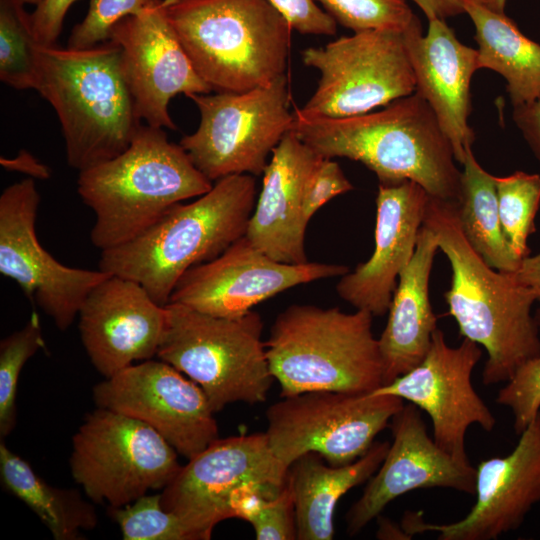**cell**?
I'll return each mask as SVG.
<instances>
[{
    "label": "cell",
    "instance_id": "d4e9b609",
    "mask_svg": "<svg viewBox=\"0 0 540 540\" xmlns=\"http://www.w3.org/2000/svg\"><path fill=\"white\" fill-rule=\"evenodd\" d=\"M437 250L436 235L422 224L413 257L398 278L387 324L378 339L383 385L416 367L430 348L438 328L429 299V280Z\"/></svg>",
    "mask_w": 540,
    "mask_h": 540
},
{
    "label": "cell",
    "instance_id": "7dc6e473",
    "mask_svg": "<svg viewBox=\"0 0 540 540\" xmlns=\"http://www.w3.org/2000/svg\"><path fill=\"white\" fill-rule=\"evenodd\" d=\"M24 4L35 5L40 4L42 0H21Z\"/></svg>",
    "mask_w": 540,
    "mask_h": 540
},
{
    "label": "cell",
    "instance_id": "e0dca14e",
    "mask_svg": "<svg viewBox=\"0 0 540 540\" xmlns=\"http://www.w3.org/2000/svg\"><path fill=\"white\" fill-rule=\"evenodd\" d=\"M481 357L476 342L464 338L452 347L437 328L416 367L371 393L394 395L424 410L432 421L436 444L454 458L469 462L465 449L468 428L477 424L491 432L496 426V418L472 384V372Z\"/></svg>",
    "mask_w": 540,
    "mask_h": 540
},
{
    "label": "cell",
    "instance_id": "4dcf8cb0",
    "mask_svg": "<svg viewBox=\"0 0 540 540\" xmlns=\"http://www.w3.org/2000/svg\"><path fill=\"white\" fill-rule=\"evenodd\" d=\"M500 222L513 253L521 261L530 255L529 236L536 231L540 207V175L516 171L495 176Z\"/></svg>",
    "mask_w": 540,
    "mask_h": 540
},
{
    "label": "cell",
    "instance_id": "ba28073f",
    "mask_svg": "<svg viewBox=\"0 0 540 540\" xmlns=\"http://www.w3.org/2000/svg\"><path fill=\"white\" fill-rule=\"evenodd\" d=\"M165 309V330L156 357L197 383L214 412L234 402L266 400L275 379L257 312L225 318L177 303H168Z\"/></svg>",
    "mask_w": 540,
    "mask_h": 540
},
{
    "label": "cell",
    "instance_id": "d590c367",
    "mask_svg": "<svg viewBox=\"0 0 540 540\" xmlns=\"http://www.w3.org/2000/svg\"><path fill=\"white\" fill-rule=\"evenodd\" d=\"M153 0H90L84 19L74 26L67 47L86 49L106 42L112 28L127 16L141 13Z\"/></svg>",
    "mask_w": 540,
    "mask_h": 540
},
{
    "label": "cell",
    "instance_id": "f35d334b",
    "mask_svg": "<svg viewBox=\"0 0 540 540\" xmlns=\"http://www.w3.org/2000/svg\"><path fill=\"white\" fill-rule=\"evenodd\" d=\"M302 34L334 35L337 22L315 0H268Z\"/></svg>",
    "mask_w": 540,
    "mask_h": 540
},
{
    "label": "cell",
    "instance_id": "7bdbcfd3",
    "mask_svg": "<svg viewBox=\"0 0 540 540\" xmlns=\"http://www.w3.org/2000/svg\"><path fill=\"white\" fill-rule=\"evenodd\" d=\"M517 279L528 286L536 296L538 309L535 315L538 325L540 324V252L524 258L519 268L514 272Z\"/></svg>",
    "mask_w": 540,
    "mask_h": 540
},
{
    "label": "cell",
    "instance_id": "d6a6232c",
    "mask_svg": "<svg viewBox=\"0 0 540 540\" xmlns=\"http://www.w3.org/2000/svg\"><path fill=\"white\" fill-rule=\"evenodd\" d=\"M232 518L249 522L257 540L297 539L292 493L288 484L277 495L256 489H244L231 504Z\"/></svg>",
    "mask_w": 540,
    "mask_h": 540
},
{
    "label": "cell",
    "instance_id": "8d00e7d4",
    "mask_svg": "<svg viewBox=\"0 0 540 540\" xmlns=\"http://www.w3.org/2000/svg\"><path fill=\"white\" fill-rule=\"evenodd\" d=\"M506 382L495 401L512 411L520 435L540 412V355L525 361Z\"/></svg>",
    "mask_w": 540,
    "mask_h": 540
},
{
    "label": "cell",
    "instance_id": "ab89813d",
    "mask_svg": "<svg viewBox=\"0 0 540 540\" xmlns=\"http://www.w3.org/2000/svg\"><path fill=\"white\" fill-rule=\"evenodd\" d=\"M78 0H42L31 13L33 32L42 46H54L63 27L64 18Z\"/></svg>",
    "mask_w": 540,
    "mask_h": 540
},
{
    "label": "cell",
    "instance_id": "7402d4cb",
    "mask_svg": "<svg viewBox=\"0 0 540 540\" xmlns=\"http://www.w3.org/2000/svg\"><path fill=\"white\" fill-rule=\"evenodd\" d=\"M429 197L413 181L379 183L374 250L341 276L336 291L343 300L373 316L388 312L397 280L413 257Z\"/></svg>",
    "mask_w": 540,
    "mask_h": 540
},
{
    "label": "cell",
    "instance_id": "1f68e13d",
    "mask_svg": "<svg viewBox=\"0 0 540 540\" xmlns=\"http://www.w3.org/2000/svg\"><path fill=\"white\" fill-rule=\"evenodd\" d=\"M45 347L39 314L32 312L26 324L0 342V436L16 424V394L25 363Z\"/></svg>",
    "mask_w": 540,
    "mask_h": 540
},
{
    "label": "cell",
    "instance_id": "bcb514c9",
    "mask_svg": "<svg viewBox=\"0 0 540 540\" xmlns=\"http://www.w3.org/2000/svg\"><path fill=\"white\" fill-rule=\"evenodd\" d=\"M494 10L504 12L506 0H484Z\"/></svg>",
    "mask_w": 540,
    "mask_h": 540
},
{
    "label": "cell",
    "instance_id": "4fadbf2b",
    "mask_svg": "<svg viewBox=\"0 0 540 540\" xmlns=\"http://www.w3.org/2000/svg\"><path fill=\"white\" fill-rule=\"evenodd\" d=\"M288 468L273 453L266 433L218 438L181 466L162 489L161 503L192 540H207L219 522L232 518L238 492L277 495L287 485Z\"/></svg>",
    "mask_w": 540,
    "mask_h": 540
},
{
    "label": "cell",
    "instance_id": "d6986e66",
    "mask_svg": "<svg viewBox=\"0 0 540 540\" xmlns=\"http://www.w3.org/2000/svg\"><path fill=\"white\" fill-rule=\"evenodd\" d=\"M475 494L474 506L456 522L426 523L422 513L407 512L401 527L410 537L435 532L440 540H495L518 529L540 502V412L511 453L478 464Z\"/></svg>",
    "mask_w": 540,
    "mask_h": 540
},
{
    "label": "cell",
    "instance_id": "5b68a950",
    "mask_svg": "<svg viewBox=\"0 0 540 540\" xmlns=\"http://www.w3.org/2000/svg\"><path fill=\"white\" fill-rule=\"evenodd\" d=\"M37 92L54 108L68 165L78 172L110 160L130 145L140 128L112 40L86 49L40 47Z\"/></svg>",
    "mask_w": 540,
    "mask_h": 540
},
{
    "label": "cell",
    "instance_id": "60d3db41",
    "mask_svg": "<svg viewBox=\"0 0 540 540\" xmlns=\"http://www.w3.org/2000/svg\"><path fill=\"white\" fill-rule=\"evenodd\" d=\"M513 120L540 162V99L513 107Z\"/></svg>",
    "mask_w": 540,
    "mask_h": 540
},
{
    "label": "cell",
    "instance_id": "30bf717a",
    "mask_svg": "<svg viewBox=\"0 0 540 540\" xmlns=\"http://www.w3.org/2000/svg\"><path fill=\"white\" fill-rule=\"evenodd\" d=\"M177 455L148 424L97 407L75 433L69 463L91 501L122 507L164 489L181 468Z\"/></svg>",
    "mask_w": 540,
    "mask_h": 540
},
{
    "label": "cell",
    "instance_id": "c3c4849f",
    "mask_svg": "<svg viewBox=\"0 0 540 540\" xmlns=\"http://www.w3.org/2000/svg\"><path fill=\"white\" fill-rule=\"evenodd\" d=\"M539 329H540V324H539Z\"/></svg>",
    "mask_w": 540,
    "mask_h": 540
},
{
    "label": "cell",
    "instance_id": "74e56055",
    "mask_svg": "<svg viewBox=\"0 0 540 540\" xmlns=\"http://www.w3.org/2000/svg\"><path fill=\"white\" fill-rule=\"evenodd\" d=\"M353 185L339 164L331 158H323L307 181L303 198V216L307 223L313 215L334 197L347 193Z\"/></svg>",
    "mask_w": 540,
    "mask_h": 540
},
{
    "label": "cell",
    "instance_id": "ee69618b",
    "mask_svg": "<svg viewBox=\"0 0 540 540\" xmlns=\"http://www.w3.org/2000/svg\"><path fill=\"white\" fill-rule=\"evenodd\" d=\"M423 11L428 20L442 19L464 13L461 0H411Z\"/></svg>",
    "mask_w": 540,
    "mask_h": 540
},
{
    "label": "cell",
    "instance_id": "52a82bcc",
    "mask_svg": "<svg viewBox=\"0 0 540 540\" xmlns=\"http://www.w3.org/2000/svg\"><path fill=\"white\" fill-rule=\"evenodd\" d=\"M373 315L356 309L293 304L274 320L265 341L281 397L315 390L367 394L383 385Z\"/></svg>",
    "mask_w": 540,
    "mask_h": 540
},
{
    "label": "cell",
    "instance_id": "9a60e30c",
    "mask_svg": "<svg viewBox=\"0 0 540 540\" xmlns=\"http://www.w3.org/2000/svg\"><path fill=\"white\" fill-rule=\"evenodd\" d=\"M97 407L138 419L191 459L219 438L214 410L202 388L172 365L145 360L93 388Z\"/></svg>",
    "mask_w": 540,
    "mask_h": 540
},
{
    "label": "cell",
    "instance_id": "44dd1931",
    "mask_svg": "<svg viewBox=\"0 0 540 540\" xmlns=\"http://www.w3.org/2000/svg\"><path fill=\"white\" fill-rule=\"evenodd\" d=\"M78 317L91 363L109 378L135 361L157 356L166 309L136 281L110 274L88 294Z\"/></svg>",
    "mask_w": 540,
    "mask_h": 540
},
{
    "label": "cell",
    "instance_id": "83f0119b",
    "mask_svg": "<svg viewBox=\"0 0 540 540\" xmlns=\"http://www.w3.org/2000/svg\"><path fill=\"white\" fill-rule=\"evenodd\" d=\"M0 477L4 488L38 516L55 540L82 539L81 530H91L97 525L94 506L78 490L48 484L3 440L0 443Z\"/></svg>",
    "mask_w": 540,
    "mask_h": 540
},
{
    "label": "cell",
    "instance_id": "484cf974",
    "mask_svg": "<svg viewBox=\"0 0 540 540\" xmlns=\"http://www.w3.org/2000/svg\"><path fill=\"white\" fill-rule=\"evenodd\" d=\"M390 443L374 442L356 461L332 466L315 452L294 460L288 468L297 539L331 540L334 512L339 499L353 487L367 481L383 462Z\"/></svg>",
    "mask_w": 540,
    "mask_h": 540
},
{
    "label": "cell",
    "instance_id": "4316f807",
    "mask_svg": "<svg viewBox=\"0 0 540 540\" xmlns=\"http://www.w3.org/2000/svg\"><path fill=\"white\" fill-rule=\"evenodd\" d=\"M461 1L475 26L478 68L493 70L506 80L513 107L540 99V45L484 0Z\"/></svg>",
    "mask_w": 540,
    "mask_h": 540
},
{
    "label": "cell",
    "instance_id": "ac0fdd59",
    "mask_svg": "<svg viewBox=\"0 0 540 540\" xmlns=\"http://www.w3.org/2000/svg\"><path fill=\"white\" fill-rule=\"evenodd\" d=\"M109 40L121 48L122 68L136 112L147 125L176 129L169 111L178 94H208L165 13V1L153 0L141 13L112 28Z\"/></svg>",
    "mask_w": 540,
    "mask_h": 540
},
{
    "label": "cell",
    "instance_id": "cb8c5ba5",
    "mask_svg": "<svg viewBox=\"0 0 540 540\" xmlns=\"http://www.w3.org/2000/svg\"><path fill=\"white\" fill-rule=\"evenodd\" d=\"M322 159L290 130L273 150L263 172L245 236L278 262H308L303 198L307 181Z\"/></svg>",
    "mask_w": 540,
    "mask_h": 540
},
{
    "label": "cell",
    "instance_id": "7a4b0ae2",
    "mask_svg": "<svg viewBox=\"0 0 540 540\" xmlns=\"http://www.w3.org/2000/svg\"><path fill=\"white\" fill-rule=\"evenodd\" d=\"M423 225L434 232L452 278L444 293L460 335L484 347L485 386L508 381L525 361L540 355V329L531 314L534 292L514 272L490 267L466 239L455 202L429 197Z\"/></svg>",
    "mask_w": 540,
    "mask_h": 540
},
{
    "label": "cell",
    "instance_id": "8992f818",
    "mask_svg": "<svg viewBox=\"0 0 540 540\" xmlns=\"http://www.w3.org/2000/svg\"><path fill=\"white\" fill-rule=\"evenodd\" d=\"M198 75L217 92H244L285 74L291 26L268 0H164Z\"/></svg>",
    "mask_w": 540,
    "mask_h": 540
},
{
    "label": "cell",
    "instance_id": "e575fe53",
    "mask_svg": "<svg viewBox=\"0 0 540 540\" xmlns=\"http://www.w3.org/2000/svg\"><path fill=\"white\" fill-rule=\"evenodd\" d=\"M342 26L360 32L384 29L404 31L415 14L406 0H317Z\"/></svg>",
    "mask_w": 540,
    "mask_h": 540
},
{
    "label": "cell",
    "instance_id": "f1b7e54d",
    "mask_svg": "<svg viewBox=\"0 0 540 540\" xmlns=\"http://www.w3.org/2000/svg\"><path fill=\"white\" fill-rule=\"evenodd\" d=\"M461 171L460 197L456 203L460 227L475 251L492 268L515 272L521 260L513 253L502 230L495 176L468 149Z\"/></svg>",
    "mask_w": 540,
    "mask_h": 540
},
{
    "label": "cell",
    "instance_id": "b9f144b4",
    "mask_svg": "<svg viewBox=\"0 0 540 540\" xmlns=\"http://www.w3.org/2000/svg\"><path fill=\"white\" fill-rule=\"evenodd\" d=\"M0 164L7 170L27 174L33 179H48L51 175L46 165L25 150H20L13 158L1 157Z\"/></svg>",
    "mask_w": 540,
    "mask_h": 540
},
{
    "label": "cell",
    "instance_id": "8fae6325",
    "mask_svg": "<svg viewBox=\"0 0 540 540\" xmlns=\"http://www.w3.org/2000/svg\"><path fill=\"white\" fill-rule=\"evenodd\" d=\"M403 406V399L390 394L315 390L282 396L266 412L265 433L288 467L308 452L343 466L364 455Z\"/></svg>",
    "mask_w": 540,
    "mask_h": 540
},
{
    "label": "cell",
    "instance_id": "f546056e",
    "mask_svg": "<svg viewBox=\"0 0 540 540\" xmlns=\"http://www.w3.org/2000/svg\"><path fill=\"white\" fill-rule=\"evenodd\" d=\"M21 0H0V80L17 90L40 81V43Z\"/></svg>",
    "mask_w": 540,
    "mask_h": 540
},
{
    "label": "cell",
    "instance_id": "603a6c76",
    "mask_svg": "<svg viewBox=\"0 0 540 540\" xmlns=\"http://www.w3.org/2000/svg\"><path fill=\"white\" fill-rule=\"evenodd\" d=\"M428 21L424 36L416 15L403 31L416 81L415 91L432 108L452 144L456 161L461 164L475 139L468 117L471 79L479 69L478 52L461 43L445 20Z\"/></svg>",
    "mask_w": 540,
    "mask_h": 540
},
{
    "label": "cell",
    "instance_id": "ffe728a7",
    "mask_svg": "<svg viewBox=\"0 0 540 540\" xmlns=\"http://www.w3.org/2000/svg\"><path fill=\"white\" fill-rule=\"evenodd\" d=\"M393 441L361 497L346 515L353 536L394 499L417 489L449 488L475 494L476 468L439 447L428 435L417 406L404 405L390 421Z\"/></svg>",
    "mask_w": 540,
    "mask_h": 540
},
{
    "label": "cell",
    "instance_id": "6da1fadb",
    "mask_svg": "<svg viewBox=\"0 0 540 540\" xmlns=\"http://www.w3.org/2000/svg\"><path fill=\"white\" fill-rule=\"evenodd\" d=\"M291 131L323 158L358 161L379 183L413 181L434 198L457 203L461 171L432 108L416 91L380 111L330 118L294 109Z\"/></svg>",
    "mask_w": 540,
    "mask_h": 540
},
{
    "label": "cell",
    "instance_id": "2e32d148",
    "mask_svg": "<svg viewBox=\"0 0 540 540\" xmlns=\"http://www.w3.org/2000/svg\"><path fill=\"white\" fill-rule=\"evenodd\" d=\"M348 271L338 264L278 262L243 236L216 258L187 270L169 303L216 317L237 318L287 289L341 277Z\"/></svg>",
    "mask_w": 540,
    "mask_h": 540
},
{
    "label": "cell",
    "instance_id": "277c9868",
    "mask_svg": "<svg viewBox=\"0 0 540 540\" xmlns=\"http://www.w3.org/2000/svg\"><path fill=\"white\" fill-rule=\"evenodd\" d=\"M256 203V180L234 174L205 194L177 204L135 239L100 252L98 268L136 281L165 306L182 275L245 236Z\"/></svg>",
    "mask_w": 540,
    "mask_h": 540
},
{
    "label": "cell",
    "instance_id": "5bb4252c",
    "mask_svg": "<svg viewBox=\"0 0 540 540\" xmlns=\"http://www.w3.org/2000/svg\"><path fill=\"white\" fill-rule=\"evenodd\" d=\"M39 204L40 194L30 177L9 185L0 195V273L15 281L64 331L91 290L110 273L66 266L47 252L36 234Z\"/></svg>",
    "mask_w": 540,
    "mask_h": 540
},
{
    "label": "cell",
    "instance_id": "f6af8a7d",
    "mask_svg": "<svg viewBox=\"0 0 540 540\" xmlns=\"http://www.w3.org/2000/svg\"><path fill=\"white\" fill-rule=\"evenodd\" d=\"M377 537L380 539H407L411 538L403 528L397 527L390 520L381 518L379 520V529Z\"/></svg>",
    "mask_w": 540,
    "mask_h": 540
},
{
    "label": "cell",
    "instance_id": "9c48e42d",
    "mask_svg": "<svg viewBox=\"0 0 540 540\" xmlns=\"http://www.w3.org/2000/svg\"><path fill=\"white\" fill-rule=\"evenodd\" d=\"M188 97L199 110L200 123L179 144L213 183L234 174H263L294 120L286 74L244 92Z\"/></svg>",
    "mask_w": 540,
    "mask_h": 540
},
{
    "label": "cell",
    "instance_id": "3957f363",
    "mask_svg": "<svg viewBox=\"0 0 540 540\" xmlns=\"http://www.w3.org/2000/svg\"><path fill=\"white\" fill-rule=\"evenodd\" d=\"M212 186L180 144L147 124L124 152L80 171L77 179L81 200L95 214L90 240L100 252L135 239Z\"/></svg>",
    "mask_w": 540,
    "mask_h": 540
},
{
    "label": "cell",
    "instance_id": "7c38bea8",
    "mask_svg": "<svg viewBox=\"0 0 540 540\" xmlns=\"http://www.w3.org/2000/svg\"><path fill=\"white\" fill-rule=\"evenodd\" d=\"M302 60L320 72L316 90L302 108H296L304 115H360L416 90L403 31L354 32L323 47L305 49Z\"/></svg>",
    "mask_w": 540,
    "mask_h": 540
},
{
    "label": "cell",
    "instance_id": "836d02e7",
    "mask_svg": "<svg viewBox=\"0 0 540 540\" xmlns=\"http://www.w3.org/2000/svg\"><path fill=\"white\" fill-rule=\"evenodd\" d=\"M124 540H192L181 520L163 508L160 494H146L122 507H110Z\"/></svg>",
    "mask_w": 540,
    "mask_h": 540
}]
</instances>
